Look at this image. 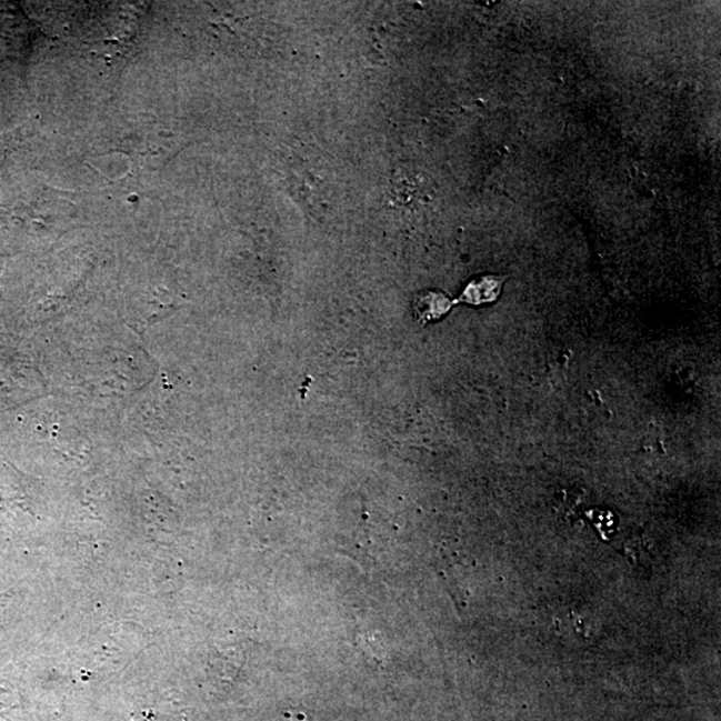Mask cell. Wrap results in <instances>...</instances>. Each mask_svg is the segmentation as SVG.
Instances as JSON below:
<instances>
[{"label":"cell","mask_w":721,"mask_h":721,"mask_svg":"<svg viewBox=\"0 0 721 721\" xmlns=\"http://www.w3.org/2000/svg\"><path fill=\"white\" fill-rule=\"evenodd\" d=\"M542 619L549 631L562 638L588 639L594 631L593 617L587 608L554 604L544 610Z\"/></svg>","instance_id":"obj_1"},{"label":"cell","mask_w":721,"mask_h":721,"mask_svg":"<svg viewBox=\"0 0 721 721\" xmlns=\"http://www.w3.org/2000/svg\"><path fill=\"white\" fill-rule=\"evenodd\" d=\"M449 309H451V301L442 293H421L413 301V312L421 322L438 320Z\"/></svg>","instance_id":"obj_2"},{"label":"cell","mask_w":721,"mask_h":721,"mask_svg":"<svg viewBox=\"0 0 721 721\" xmlns=\"http://www.w3.org/2000/svg\"><path fill=\"white\" fill-rule=\"evenodd\" d=\"M500 288V278H479V280L468 284L464 294L461 297V301L474 303V306H478V303L492 302L498 299Z\"/></svg>","instance_id":"obj_3"}]
</instances>
